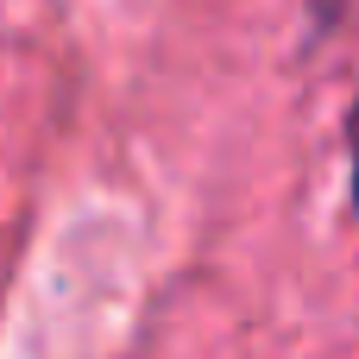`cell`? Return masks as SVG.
<instances>
[{
    "label": "cell",
    "instance_id": "1",
    "mask_svg": "<svg viewBox=\"0 0 359 359\" xmlns=\"http://www.w3.org/2000/svg\"><path fill=\"white\" fill-rule=\"evenodd\" d=\"M347 139H353V202H359V101H353V120H347Z\"/></svg>",
    "mask_w": 359,
    "mask_h": 359
}]
</instances>
